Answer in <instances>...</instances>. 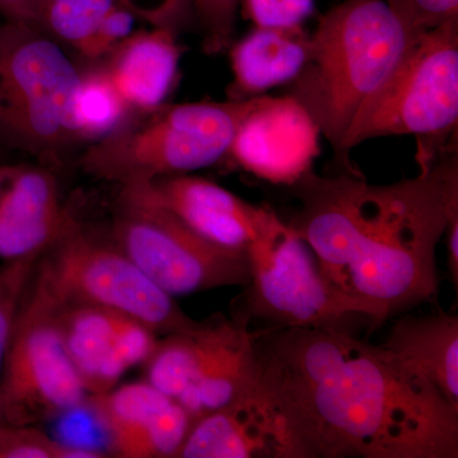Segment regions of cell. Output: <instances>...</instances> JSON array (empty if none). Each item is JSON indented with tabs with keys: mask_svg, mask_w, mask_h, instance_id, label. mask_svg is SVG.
Instances as JSON below:
<instances>
[{
	"mask_svg": "<svg viewBox=\"0 0 458 458\" xmlns=\"http://www.w3.org/2000/svg\"><path fill=\"white\" fill-rule=\"evenodd\" d=\"M255 391L282 458H457L458 409L342 328L258 330Z\"/></svg>",
	"mask_w": 458,
	"mask_h": 458,
	"instance_id": "6da1fadb",
	"label": "cell"
},
{
	"mask_svg": "<svg viewBox=\"0 0 458 458\" xmlns=\"http://www.w3.org/2000/svg\"><path fill=\"white\" fill-rule=\"evenodd\" d=\"M293 186L301 208L288 225L370 327L436 298L437 247L458 216L456 148L390 185L311 171Z\"/></svg>",
	"mask_w": 458,
	"mask_h": 458,
	"instance_id": "7a4b0ae2",
	"label": "cell"
},
{
	"mask_svg": "<svg viewBox=\"0 0 458 458\" xmlns=\"http://www.w3.org/2000/svg\"><path fill=\"white\" fill-rule=\"evenodd\" d=\"M421 35L386 0H342L319 18L309 59L288 96L306 108L344 174L361 176L345 153L349 132Z\"/></svg>",
	"mask_w": 458,
	"mask_h": 458,
	"instance_id": "3957f363",
	"label": "cell"
},
{
	"mask_svg": "<svg viewBox=\"0 0 458 458\" xmlns=\"http://www.w3.org/2000/svg\"><path fill=\"white\" fill-rule=\"evenodd\" d=\"M254 99L165 104L144 111L87 148L81 165L90 176L120 188L210 167L228 156Z\"/></svg>",
	"mask_w": 458,
	"mask_h": 458,
	"instance_id": "277c9868",
	"label": "cell"
},
{
	"mask_svg": "<svg viewBox=\"0 0 458 458\" xmlns=\"http://www.w3.org/2000/svg\"><path fill=\"white\" fill-rule=\"evenodd\" d=\"M81 71L47 32L3 21L0 146L53 165L80 144L74 99Z\"/></svg>",
	"mask_w": 458,
	"mask_h": 458,
	"instance_id": "5b68a950",
	"label": "cell"
},
{
	"mask_svg": "<svg viewBox=\"0 0 458 458\" xmlns=\"http://www.w3.org/2000/svg\"><path fill=\"white\" fill-rule=\"evenodd\" d=\"M458 122V20L423 33L403 64L358 120L345 153L363 141L391 135L417 138L420 170L445 152ZM456 148V147H454Z\"/></svg>",
	"mask_w": 458,
	"mask_h": 458,
	"instance_id": "8992f818",
	"label": "cell"
},
{
	"mask_svg": "<svg viewBox=\"0 0 458 458\" xmlns=\"http://www.w3.org/2000/svg\"><path fill=\"white\" fill-rule=\"evenodd\" d=\"M111 240L174 298L249 283L246 251L199 236L157 200L148 183L120 188Z\"/></svg>",
	"mask_w": 458,
	"mask_h": 458,
	"instance_id": "52a82bcc",
	"label": "cell"
},
{
	"mask_svg": "<svg viewBox=\"0 0 458 458\" xmlns=\"http://www.w3.org/2000/svg\"><path fill=\"white\" fill-rule=\"evenodd\" d=\"M36 276L62 303L89 304L125 313L158 336L198 324L113 240H99L74 216L38 260Z\"/></svg>",
	"mask_w": 458,
	"mask_h": 458,
	"instance_id": "ba28073f",
	"label": "cell"
},
{
	"mask_svg": "<svg viewBox=\"0 0 458 458\" xmlns=\"http://www.w3.org/2000/svg\"><path fill=\"white\" fill-rule=\"evenodd\" d=\"M59 311V300L35 271L3 361L0 415L5 423L35 426L89 400L66 351Z\"/></svg>",
	"mask_w": 458,
	"mask_h": 458,
	"instance_id": "9c48e42d",
	"label": "cell"
},
{
	"mask_svg": "<svg viewBox=\"0 0 458 458\" xmlns=\"http://www.w3.org/2000/svg\"><path fill=\"white\" fill-rule=\"evenodd\" d=\"M250 315L223 316L161 336L146 363V381L177 401L192 419L216 411L256 386Z\"/></svg>",
	"mask_w": 458,
	"mask_h": 458,
	"instance_id": "30bf717a",
	"label": "cell"
},
{
	"mask_svg": "<svg viewBox=\"0 0 458 458\" xmlns=\"http://www.w3.org/2000/svg\"><path fill=\"white\" fill-rule=\"evenodd\" d=\"M249 313L273 328H342L360 310L328 283L312 250L271 212L246 250Z\"/></svg>",
	"mask_w": 458,
	"mask_h": 458,
	"instance_id": "8fae6325",
	"label": "cell"
},
{
	"mask_svg": "<svg viewBox=\"0 0 458 458\" xmlns=\"http://www.w3.org/2000/svg\"><path fill=\"white\" fill-rule=\"evenodd\" d=\"M321 132L306 108L291 96L254 99L227 157L259 179L293 186L319 152Z\"/></svg>",
	"mask_w": 458,
	"mask_h": 458,
	"instance_id": "7c38bea8",
	"label": "cell"
},
{
	"mask_svg": "<svg viewBox=\"0 0 458 458\" xmlns=\"http://www.w3.org/2000/svg\"><path fill=\"white\" fill-rule=\"evenodd\" d=\"M59 321L66 351L89 396L113 390L126 372L143 366L161 337L125 313L89 304L60 302Z\"/></svg>",
	"mask_w": 458,
	"mask_h": 458,
	"instance_id": "4fadbf2b",
	"label": "cell"
},
{
	"mask_svg": "<svg viewBox=\"0 0 458 458\" xmlns=\"http://www.w3.org/2000/svg\"><path fill=\"white\" fill-rule=\"evenodd\" d=\"M87 403L117 457L177 458L192 426L188 411L146 379L116 386Z\"/></svg>",
	"mask_w": 458,
	"mask_h": 458,
	"instance_id": "5bb4252c",
	"label": "cell"
},
{
	"mask_svg": "<svg viewBox=\"0 0 458 458\" xmlns=\"http://www.w3.org/2000/svg\"><path fill=\"white\" fill-rule=\"evenodd\" d=\"M73 218L47 165H0V260H40Z\"/></svg>",
	"mask_w": 458,
	"mask_h": 458,
	"instance_id": "9a60e30c",
	"label": "cell"
},
{
	"mask_svg": "<svg viewBox=\"0 0 458 458\" xmlns=\"http://www.w3.org/2000/svg\"><path fill=\"white\" fill-rule=\"evenodd\" d=\"M148 185L157 200L199 236L237 251H246L273 212L201 177L177 174Z\"/></svg>",
	"mask_w": 458,
	"mask_h": 458,
	"instance_id": "2e32d148",
	"label": "cell"
},
{
	"mask_svg": "<svg viewBox=\"0 0 458 458\" xmlns=\"http://www.w3.org/2000/svg\"><path fill=\"white\" fill-rule=\"evenodd\" d=\"M176 33L170 27L132 32L107 56L105 71L129 110L144 113L165 104L183 54Z\"/></svg>",
	"mask_w": 458,
	"mask_h": 458,
	"instance_id": "e0dca14e",
	"label": "cell"
},
{
	"mask_svg": "<svg viewBox=\"0 0 458 458\" xmlns=\"http://www.w3.org/2000/svg\"><path fill=\"white\" fill-rule=\"evenodd\" d=\"M177 458H282L279 429L254 390L197 419Z\"/></svg>",
	"mask_w": 458,
	"mask_h": 458,
	"instance_id": "ac0fdd59",
	"label": "cell"
},
{
	"mask_svg": "<svg viewBox=\"0 0 458 458\" xmlns=\"http://www.w3.org/2000/svg\"><path fill=\"white\" fill-rule=\"evenodd\" d=\"M382 348L419 381L458 409V318L439 311L394 322Z\"/></svg>",
	"mask_w": 458,
	"mask_h": 458,
	"instance_id": "d6986e66",
	"label": "cell"
},
{
	"mask_svg": "<svg viewBox=\"0 0 458 458\" xmlns=\"http://www.w3.org/2000/svg\"><path fill=\"white\" fill-rule=\"evenodd\" d=\"M311 35L302 26L258 27L231 47L233 80L228 99L246 101L267 90L291 84L310 54Z\"/></svg>",
	"mask_w": 458,
	"mask_h": 458,
	"instance_id": "ffe728a7",
	"label": "cell"
},
{
	"mask_svg": "<svg viewBox=\"0 0 458 458\" xmlns=\"http://www.w3.org/2000/svg\"><path fill=\"white\" fill-rule=\"evenodd\" d=\"M131 113L104 65L81 71L74 99V122L81 143H95L106 137L119 128Z\"/></svg>",
	"mask_w": 458,
	"mask_h": 458,
	"instance_id": "44dd1931",
	"label": "cell"
},
{
	"mask_svg": "<svg viewBox=\"0 0 458 458\" xmlns=\"http://www.w3.org/2000/svg\"><path fill=\"white\" fill-rule=\"evenodd\" d=\"M116 4L117 0H44L40 29L81 54Z\"/></svg>",
	"mask_w": 458,
	"mask_h": 458,
	"instance_id": "7402d4cb",
	"label": "cell"
},
{
	"mask_svg": "<svg viewBox=\"0 0 458 458\" xmlns=\"http://www.w3.org/2000/svg\"><path fill=\"white\" fill-rule=\"evenodd\" d=\"M104 452L71 445L35 426L0 424V458H101Z\"/></svg>",
	"mask_w": 458,
	"mask_h": 458,
	"instance_id": "603a6c76",
	"label": "cell"
},
{
	"mask_svg": "<svg viewBox=\"0 0 458 458\" xmlns=\"http://www.w3.org/2000/svg\"><path fill=\"white\" fill-rule=\"evenodd\" d=\"M38 262L26 259L0 264V376L12 328Z\"/></svg>",
	"mask_w": 458,
	"mask_h": 458,
	"instance_id": "cb8c5ba5",
	"label": "cell"
},
{
	"mask_svg": "<svg viewBox=\"0 0 458 458\" xmlns=\"http://www.w3.org/2000/svg\"><path fill=\"white\" fill-rule=\"evenodd\" d=\"M204 31V51L209 55L227 50L233 40L240 0H191Z\"/></svg>",
	"mask_w": 458,
	"mask_h": 458,
	"instance_id": "d4e9b609",
	"label": "cell"
},
{
	"mask_svg": "<svg viewBox=\"0 0 458 458\" xmlns=\"http://www.w3.org/2000/svg\"><path fill=\"white\" fill-rule=\"evenodd\" d=\"M315 11V0H243L242 12L258 27L302 26Z\"/></svg>",
	"mask_w": 458,
	"mask_h": 458,
	"instance_id": "484cf974",
	"label": "cell"
},
{
	"mask_svg": "<svg viewBox=\"0 0 458 458\" xmlns=\"http://www.w3.org/2000/svg\"><path fill=\"white\" fill-rule=\"evenodd\" d=\"M386 3L418 33L458 20V0H386Z\"/></svg>",
	"mask_w": 458,
	"mask_h": 458,
	"instance_id": "4316f807",
	"label": "cell"
},
{
	"mask_svg": "<svg viewBox=\"0 0 458 458\" xmlns=\"http://www.w3.org/2000/svg\"><path fill=\"white\" fill-rule=\"evenodd\" d=\"M135 20L137 17L131 11L120 4L114 5L80 55L86 57L89 62L105 59L131 35Z\"/></svg>",
	"mask_w": 458,
	"mask_h": 458,
	"instance_id": "83f0119b",
	"label": "cell"
},
{
	"mask_svg": "<svg viewBox=\"0 0 458 458\" xmlns=\"http://www.w3.org/2000/svg\"><path fill=\"white\" fill-rule=\"evenodd\" d=\"M117 3L153 27H170L176 31L192 11L191 0H117Z\"/></svg>",
	"mask_w": 458,
	"mask_h": 458,
	"instance_id": "f1b7e54d",
	"label": "cell"
},
{
	"mask_svg": "<svg viewBox=\"0 0 458 458\" xmlns=\"http://www.w3.org/2000/svg\"><path fill=\"white\" fill-rule=\"evenodd\" d=\"M42 2L44 0H0V17L7 22L40 29Z\"/></svg>",
	"mask_w": 458,
	"mask_h": 458,
	"instance_id": "f546056e",
	"label": "cell"
}]
</instances>
